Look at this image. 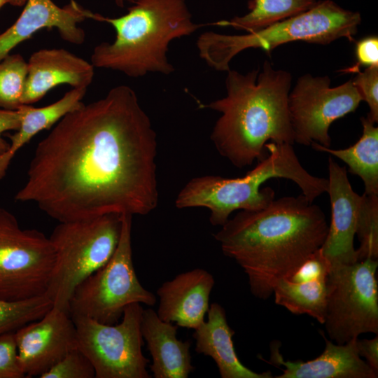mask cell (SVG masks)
I'll return each instance as SVG.
<instances>
[{
    "label": "cell",
    "instance_id": "6da1fadb",
    "mask_svg": "<svg viewBox=\"0 0 378 378\" xmlns=\"http://www.w3.org/2000/svg\"><path fill=\"white\" fill-rule=\"evenodd\" d=\"M158 137L130 86L68 113L37 145L15 200L59 223L146 215L158 204Z\"/></svg>",
    "mask_w": 378,
    "mask_h": 378
},
{
    "label": "cell",
    "instance_id": "7a4b0ae2",
    "mask_svg": "<svg viewBox=\"0 0 378 378\" xmlns=\"http://www.w3.org/2000/svg\"><path fill=\"white\" fill-rule=\"evenodd\" d=\"M328 230L323 210L301 194L274 199L258 210H239L214 236L246 274L251 293L266 300L278 281L321 248Z\"/></svg>",
    "mask_w": 378,
    "mask_h": 378
},
{
    "label": "cell",
    "instance_id": "3957f363",
    "mask_svg": "<svg viewBox=\"0 0 378 378\" xmlns=\"http://www.w3.org/2000/svg\"><path fill=\"white\" fill-rule=\"evenodd\" d=\"M226 72L225 96L202 105L220 114L210 136L218 153L244 168L267 155L268 141L293 145L288 107L290 73L267 60L261 69Z\"/></svg>",
    "mask_w": 378,
    "mask_h": 378
},
{
    "label": "cell",
    "instance_id": "277c9868",
    "mask_svg": "<svg viewBox=\"0 0 378 378\" xmlns=\"http://www.w3.org/2000/svg\"><path fill=\"white\" fill-rule=\"evenodd\" d=\"M92 19L111 24L115 36L112 42L94 47L90 62L131 78L173 73L175 68L168 57L170 43L202 27L192 20L186 0H139L120 17L94 13Z\"/></svg>",
    "mask_w": 378,
    "mask_h": 378
},
{
    "label": "cell",
    "instance_id": "5b68a950",
    "mask_svg": "<svg viewBox=\"0 0 378 378\" xmlns=\"http://www.w3.org/2000/svg\"><path fill=\"white\" fill-rule=\"evenodd\" d=\"M267 155L247 174L238 178L205 175L188 181L175 199L178 209L204 207L212 225L222 226L237 210H258L274 199V191L262 186L271 178L293 181L309 202L328 188V178L313 176L301 164L293 145L269 142Z\"/></svg>",
    "mask_w": 378,
    "mask_h": 378
},
{
    "label": "cell",
    "instance_id": "8992f818",
    "mask_svg": "<svg viewBox=\"0 0 378 378\" xmlns=\"http://www.w3.org/2000/svg\"><path fill=\"white\" fill-rule=\"evenodd\" d=\"M361 20L359 12L345 9L332 0H323L303 13L257 31L240 35L203 32L196 46L207 66L226 72L232 59L249 48L270 52L279 46L298 41L321 45L340 38L354 41Z\"/></svg>",
    "mask_w": 378,
    "mask_h": 378
},
{
    "label": "cell",
    "instance_id": "52a82bcc",
    "mask_svg": "<svg viewBox=\"0 0 378 378\" xmlns=\"http://www.w3.org/2000/svg\"><path fill=\"white\" fill-rule=\"evenodd\" d=\"M122 216L106 214L55 227L49 238L55 262L46 293L54 307L69 312L76 287L110 260L120 237Z\"/></svg>",
    "mask_w": 378,
    "mask_h": 378
},
{
    "label": "cell",
    "instance_id": "ba28073f",
    "mask_svg": "<svg viewBox=\"0 0 378 378\" xmlns=\"http://www.w3.org/2000/svg\"><path fill=\"white\" fill-rule=\"evenodd\" d=\"M132 216L122 214L120 237L110 260L74 289L69 305L71 316H83L113 325L118 323L130 304H155V295L144 288L135 272L132 249Z\"/></svg>",
    "mask_w": 378,
    "mask_h": 378
},
{
    "label": "cell",
    "instance_id": "9c48e42d",
    "mask_svg": "<svg viewBox=\"0 0 378 378\" xmlns=\"http://www.w3.org/2000/svg\"><path fill=\"white\" fill-rule=\"evenodd\" d=\"M377 259L331 267L326 279L325 326L331 341L342 344L363 333H378Z\"/></svg>",
    "mask_w": 378,
    "mask_h": 378
},
{
    "label": "cell",
    "instance_id": "30bf717a",
    "mask_svg": "<svg viewBox=\"0 0 378 378\" xmlns=\"http://www.w3.org/2000/svg\"><path fill=\"white\" fill-rule=\"evenodd\" d=\"M55 262L50 238L36 229H22L15 216L0 207V300L46 295Z\"/></svg>",
    "mask_w": 378,
    "mask_h": 378
},
{
    "label": "cell",
    "instance_id": "8fae6325",
    "mask_svg": "<svg viewBox=\"0 0 378 378\" xmlns=\"http://www.w3.org/2000/svg\"><path fill=\"white\" fill-rule=\"evenodd\" d=\"M140 303L126 307L120 323L104 324L73 316L78 348L92 362L96 378H149L148 360L143 355Z\"/></svg>",
    "mask_w": 378,
    "mask_h": 378
},
{
    "label": "cell",
    "instance_id": "7c38bea8",
    "mask_svg": "<svg viewBox=\"0 0 378 378\" xmlns=\"http://www.w3.org/2000/svg\"><path fill=\"white\" fill-rule=\"evenodd\" d=\"M362 101L351 80L332 87L328 76H301L288 97L294 143L311 146L316 142L330 148L331 124L354 112Z\"/></svg>",
    "mask_w": 378,
    "mask_h": 378
},
{
    "label": "cell",
    "instance_id": "4fadbf2b",
    "mask_svg": "<svg viewBox=\"0 0 378 378\" xmlns=\"http://www.w3.org/2000/svg\"><path fill=\"white\" fill-rule=\"evenodd\" d=\"M26 378L40 377L78 347L76 328L69 312L52 307L42 318L15 331Z\"/></svg>",
    "mask_w": 378,
    "mask_h": 378
},
{
    "label": "cell",
    "instance_id": "5bb4252c",
    "mask_svg": "<svg viewBox=\"0 0 378 378\" xmlns=\"http://www.w3.org/2000/svg\"><path fill=\"white\" fill-rule=\"evenodd\" d=\"M93 13L74 0L63 7L58 6L52 0H27L16 21L0 33V61L10 55L18 44L43 29L55 28L68 43H83L85 34L78 24L92 19Z\"/></svg>",
    "mask_w": 378,
    "mask_h": 378
},
{
    "label": "cell",
    "instance_id": "9a60e30c",
    "mask_svg": "<svg viewBox=\"0 0 378 378\" xmlns=\"http://www.w3.org/2000/svg\"><path fill=\"white\" fill-rule=\"evenodd\" d=\"M328 193L331 222L321 249L331 266L358 261L354 237L361 195L352 188L344 167L328 158Z\"/></svg>",
    "mask_w": 378,
    "mask_h": 378
},
{
    "label": "cell",
    "instance_id": "2e32d148",
    "mask_svg": "<svg viewBox=\"0 0 378 378\" xmlns=\"http://www.w3.org/2000/svg\"><path fill=\"white\" fill-rule=\"evenodd\" d=\"M27 62V73L22 104H34L51 89L67 84L73 88H86L94 76V66L64 48H43L33 52Z\"/></svg>",
    "mask_w": 378,
    "mask_h": 378
},
{
    "label": "cell",
    "instance_id": "e0dca14e",
    "mask_svg": "<svg viewBox=\"0 0 378 378\" xmlns=\"http://www.w3.org/2000/svg\"><path fill=\"white\" fill-rule=\"evenodd\" d=\"M214 286L211 274L202 268L181 273L163 283L157 290V314L162 321L196 329L204 321Z\"/></svg>",
    "mask_w": 378,
    "mask_h": 378
},
{
    "label": "cell",
    "instance_id": "ac0fdd59",
    "mask_svg": "<svg viewBox=\"0 0 378 378\" xmlns=\"http://www.w3.org/2000/svg\"><path fill=\"white\" fill-rule=\"evenodd\" d=\"M326 346L317 358L306 362L285 360L279 344L271 346L270 363L283 366L275 378H377L376 373L358 354L356 340L339 344L323 337Z\"/></svg>",
    "mask_w": 378,
    "mask_h": 378
},
{
    "label": "cell",
    "instance_id": "d6986e66",
    "mask_svg": "<svg viewBox=\"0 0 378 378\" xmlns=\"http://www.w3.org/2000/svg\"><path fill=\"white\" fill-rule=\"evenodd\" d=\"M178 326L162 321L153 309H144L141 324L153 363L155 378H186L195 370L191 363L190 341L177 339Z\"/></svg>",
    "mask_w": 378,
    "mask_h": 378
},
{
    "label": "cell",
    "instance_id": "ffe728a7",
    "mask_svg": "<svg viewBox=\"0 0 378 378\" xmlns=\"http://www.w3.org/2000/svg\"><path fill=\"white\" fill-rule=\"evenodd\" d=\"M207 321L192 334L197 354L210 356L215 361L222 378H272L270 371L258 373L239 360L233 344L234 331L229 326L225 311L219 304L209 305Z\"/></svg>",
    "mask_w": 378,
    "mask_h": 378
},
{
    "label": "cell",
    "instance_id": "44dd1931",
    "mask_svg": "<svg viewBox=\"0 0 378 378\" xmlns=\"http://www.w3.org/2000/svg\"><path fill=\"white\" fill-rule=\"evenodd\" d=\"M87 92L86 88H72L57 101L43 107L22 104L18 110L20 124L16 132L8 134L10 140L8 149L0 156V180L17 152L40 132L55 125L68 113L80 106Z\"/></svg>",
    "mask_w": 378,
    "mask_h": 378
},
{
    "label": "cell",
    "instance_id": "7402d4cb",
    "mask_svg": "<svg viewBox=\"0 0 378 378\" xmlns=\"http://www.w3.org/2000/svg\"><path fill=\"white\" fill-rule=\"evenodd\" d=\"M360 122L362 135L349 148L332 149L316 142L311 146L316 150L328 153L343 161L349 172L363 181L364 193L378 195V127L366 117H361Z\"/></svg>",
    "mask_w": 378,
    "mask_h": 378
},
{
    "label": "cell",
    "instance_id": "603a6c76",
    "mask_svg": "<svg viewBox=\"0 0 378 378\" xmlns=\"http://www.w3.org/2000/svg\"><path fill=\"white\" fill-rule=\"evenodd\" d=\"M273 294L276 304L293 314L309 315L323 324L326 310V279L295 283L282 279L275 284Z\"/></svg>",
    "mask_w": 378,
    "mask_h": 378
},
{
    "label": "cell",
    "instance_id": "cb8c5ba5",
    "mask_svg": "<svg viewBox=\"0 0 378 378\" xmlns=\"http://www.w3.org/2000/svg\"><path fill=\"white\" fill-rule=\"evenodd\" d=\"M316 2V0H252L248 13L229 20H220L214 24L254 32L303 13Z\"/></svg>",
    "mask_w": 378,
    "mask_h": 378
},
{
    "label": "cell",
    "instance_id": "d4e9b609",
    "mask_svg": "<svg viewBox=\"0 0 378 378\" xmlns=\"http://www.w3.org/2000/svg\"><path fill=\"white\" fill-rule=\"evenodd\" d=\"M52 307V302L46 295L14 302L0 300V335L15 332L40 319Z\"/></svg>",
    "mask_w": 378,
    "mask_h": 378
},
{
    "label": "cell",
    "instance_id": "484cf974",
    "mask_svg": "<svg viewBox=\"0 0 378 378\" xmlns=\"http://www.w3.org/2000/svg\"><path fill=\"white\" fill-rule=\"evenodd\" d=\"M356 234L360 241L358 261L378 259V195H361Z\"/></svg>",
    "mask_w": 378,
    "mask_h": 378
},
{
    "label": "cell",
    "instance_id": "4316f807",
    "mask_svg": "<svg viewBox=\"0 0 378 378\" xmlns=\"http://www.w3.org/2000/svg\"><path fill=\"white\" fill-rule=\"evenodd\" d=\"M27 73V62L20 54L8 55L0 61V108L17 110Z\"/></svg>",
    "mask_w": 378,
    "mask_h": 378
},
{
    "label": "cell",
    "instance_id": "83f0119b",
    "mask_svg": "<svg viewBox=\"0 0 378 378\" xmlns=\"http://www.w3.org/2000/svg\"><path fill=\"white\" fill-rule=\"evenodd\" d=\"M95 371L88 357L78 347L70 351L61 360L40 378H94Z\"/></svg>",
    "mask_w": 378,
    "mask_h": 378
},
{
    "label": "cell",
    "instance_id": "f1b7e54d",
    "mask_svg": "<svg viewBox=\"0 0 378 378\" xmlns=\"http://www.w3.org/2000/svg\"><path fill=\"white\" fill-rule=\"evenodd\" d=\"M357 75L351 80L359 92L362 100L369 107L366 116L374 123L378 122V66H369L363 71H357Z\"/></svg>",
    "mask_w": 378,
    "mask_h": 378
},
{
    "label": "cell",
    "instance_id": "f546056e",
    "mask_svg": "<svg viewBox=\"0 0 378 378\" xmlns=\"http://www.w3.org/2000/svg\"><path fill=\"white\" fill-rule=\"evenodd\" d=\"M15 332L0 335V378H24L15 338Z\"/></svg>",
    "mask_w": 378,
    "mask_h": 378
},
{
    "label": "cell",
    "instance_id": "4dcf8cb0",
    "mask_svg": "<svg viewBox=\"0 0 378 378\" xmlns=\"http://www.w3.org/2000/svg\"><path fill=\"white\" fill-rule=\"evenodd\" d=\"M331 265L321 248L312 253L290 276L288 280L302 283L326 279L331 270Z\"/></svg>",
    "mask_w": 378,
    "mask_h": 378
},
{
    "label": "cell",
    "instance_id": "1f68e13d",
    "mask_svg": "<svg viewBox=\"0 0 378 378\" xmlns=\"http://www.w3.org/2000/svg\"><path fill=\"white\" fill-rule=\"evenodd\" d=\"M355 55L357 60L356 65L343 70L346 72H357L360 66L366 67L378 66V37L368 36L359 40L356 43Z\"/></svg>",
    "mask_w": 378,
    "mask_h": 378
},
{
    "label": "cell",
    "instance_id": "d6a6232c",
    "mask_svg": "<svg viewBox=\"0 0 378 378\" xmlns=\"http://www.w3.org/2000/svg\"><path fill=\"white\" fill-rule=\"evenodd\" d=\"M356 348L359 356L365 359L368 365L378 374V337L372 339L356 340Z\"/></svg>",
    "mask_w": 378,
    "mask_h": 378
},
{
    "label": "cell",
    "instance_id": "836d02e7",
    "mask_svg": "<svg viewBox=\"0 0 378 378\" xmlns=\"http://www.w3.org/2000/svg\"><path fill=\"white\" fill-rule=\"evenodd\" d=\"M20 124V114L18 109L0 108V146L8 149L9 144L3 138L2 135L8 131H16L19 128Z\"/></svg>",
    "mask_w": 378,
    "mask_h": 378
},
{
    "label": "cell",
    "instance_id": "e575fe53",
    "mask_svg": "<svg viewBox=\"0 0 378 378\" xmlns=\"http://www.w3.org/2000/svg\"><path fill=\"white\" fill-rule=\"evenodd\" d=\"M27 0H0V8L6 4L15 6H24Z\"/></svg>",
    "mask_w": 378,
    "mask_h": 378
},
{
    "label": "cell",
    "instance_id": "d590c367",
    "mask_svg": "<svg viewBox=\"0 0 378 378\" xmlns=\"http://www.w3.org/2000/svg\"><path fill=\"white\" fill-rule=\"evenodd\" d=\"M118 6H123L126 2L134 4L139 0H113Z\"/></svg>",
    "mask_w": 378,
    "mask_h": 378
},
{
    "label": "cell",
    "instance_id": "8d00e7d4",
    "mask_svg": "<svg viewBox=\"0 0 378 378\" xmlns=\"http://www.w3.org/2000/svg\"><path fill=\"white\" fill-rule=\"evenodd\" d=\"M6 150V148L0 146V156Z\"/></svg>",
    "mask_w": 378,
    "mask_h": 378
}]
</instances>
